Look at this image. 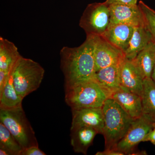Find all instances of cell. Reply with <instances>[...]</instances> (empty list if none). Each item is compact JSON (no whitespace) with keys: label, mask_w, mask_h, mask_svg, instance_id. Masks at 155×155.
Here are the masks:
<instances>
[{"label":"cell","mask_w":155,"mask_h":155,"mask_svg":"<svg viewBox=\"0 0 155 155\" xmlns=\"http://www.w3.org/2000/svg\"><path fill=\"white\" fill-rule=\"evenodd\" d=\"M2 123L23 149L38 146L35 133L22 107L11 110H0Z\"/></svg>","instance_id":"obj_5"},{"label":"cell","mask_w":155,"mask_h":155,"mask_svg":"<svg viewBox=\"0 0 155 155\" xmlns=\"http://www.w3.org/2000/svg\"><path fill=\"white\" fill-rule=\"evenodd\" d=\"M119 67V65H112L100 69L95 72L94 78L110 95L121 86Z\"/></svg>","instance_id":"obj_17"},{"label":"cell","mask_w":155,"mask_h":155,"mask_svg":"<svg viewBox=\"0 0 155 155\" xmlns=\"http://www.w3.org/2000/svg\"><path fill=\"white\" fill-rule=\"evenodd\" d=\"M96 72L105 67L119 65L125 58L124 52L102 36H94Z\"/></svg>","instance_id":"obj_8"},{"label":"cell","mask_w":155,"mask_h":155,"mask_svg":"<svg viewBox=\"0 0 155 155\" xmlns=\"http://www.w3.org/2000/svg\"><path fill=\"white\" fill-rule=\"evenodd\" d=\"M71 127L86 126L94 128L102 134L104 117L102 108H84L72 109Z\"/></svg>","instance_id":"obj_11"},{"label":"cell","mask_w":155,"mask_h":155,"mask_svg":"<svg viewBox=\"0 0 155 155\" xmlns=\"http://www.w3.org/2000/svg\"><path fill=\"white\" fill-rule=\"evenodd\" d=\"M60 57L65 87L93 79L96 72L94 36H87L78 47H64Z\"/></svg>","instance_id":"obj_1"},{"label":"cell","mask_w":155,"mask_h":155,"mask_svg":"<svg viewBox=\"0 0 155 155\" xmlns=\"http://www.w3.org/2000/svg\"><path fill=\"white\" fill-rule=\"evenodd\" d=\"M65 101L72 109L102 108L110 95L95 80L65 87Z\"/></svg>","instance_id":"obj_3"},{"label":"cell","mask_w":155,"mask_h":155,"mask_svg":"<svg viewBox=\"0 0 155 155\" xmlns=\"http://www.w3.org/2000/svg\"><path fill=\"white\" fill-rule=\"evenodd\" d=\"M46 154L39 148L38 146H31L23 149L20 155H46Z\"/></svg>","instance_id":"obj_23"},{"label":"cell","mask_w":155,"mask_h":155,"mask_svg":"<svg viewBox=\"0 0 155 155\" xmlns=\"http://www.w3.org/2000/svg\"><path fill=\"white\" fill-rule=\"evenodd\" d=\"M104 117L102 134L105 149H115L127 133L134 120L114 100L109 98L102 107Z\"/></svg>","instance_id":"obj_2"},{"label":"cell","mask_w":155,"mask_h":155,"mask_svg":"<svg viewBox=\"0 0 155 155\" xmlns=\"http://www.w3.org/2000/svg\"><path fill=\"white\" fill-rule=\"evenodd\" d=\"M13 72L0 90V110H11L22 107L23 99L17 93L14 87Z\"/></svg>","instance_id":"obj_19"},{"label":"cell","mask_w":155,"mask_h":155,"mask_svg":"<svg viewBox=\"0 0 155 155\" xmlns=\"http://www.w3.org/2000/svg\"><path fill=\"white\" fill-rule=\"evenodd\" d=\"M150 141L152 144L155 145V122L151 130L145 137L143 142Z\"/></svg>","instance_id":"obj_26"},{"label":"cell","mask_w":155,"mask_h":155,"mask_svg":"<svg viewBox=\"0 0 155 155\" xmlns=\"http://www.w3.org/2000/svg\"><path fill=\"white\" fill-rule=\"evenodd\" d=\"M138 5L144 17L145 26L151 36L152 41L155 45V11L142 1Z\"/></svg>","instance_id":"obj_22"},{"label":"cell","mask_w":155,"mask_h":155,"mask_svg":"<svg viewBox=\"0 0 155 155\" xmlns=\"http://www.w3.org/2000/svg\"><path fill=\"white\" fill-rule=\"evenodd\" d=\"M0 146L11 151L13 155H20L23 148L8 129L0 122Z\"/></svg>","instance_id":"obj_21"},{"label":"cell","mask_w":155,"mask_h":155,"mask_svg":"<svg viewBox=\"0 0 155 155\" xmlns=\"http://www.w3.org/2000/svg\"><path fill=\"white\" fill-rule=\"evenodd\" d=\"M151 78L155 83V63L153 69L152 73Z\"/></svg>","instance_id":"obj_28"},{"label":"cell","mask_w":155,"mask_h":155,"mask_svg":"<svg viewBox=\"0 0 155 155\" xmlns=\"http://www.w3.org/2000/svg\"><path fill=\"white\" fill-rule=\"evenodd\" d=\"M110 22L109 26L127 24L134 27L144 25L143 14L138 5L113 4L109 5Z\"/></svg>","instance_id":"obj_9"},{"label":"cell","mask_w":155,"mask_h":155,"mask_svg":"<svg viewBox=\"0 0 155 155\" xmlns=\"http://www.w3.org/2000/svg\"><path fill=\"white\" fill-rule=\"evenodd\" d=\"M134 28V26L127 24L110 25L101 36L124 53L129 45Z\"/></svg>","instance_id":"obj_14"},{"label":"cell","mask_w":155,"mask_h":155,"mask_svg":"<svg viewBox=\"0 0 155 155\" xmlns=\"http://www.w3.org/2000/svg\"><path fill=\"white\" fill-rule=\"evenodd\" d=\"M110 98L118 103L133 119L143 114L142 97L122 86L112 93Z\"/></svg>","instance_id":"obj_12"},{"label":"cell","mask_w":155,"mask_h":155,"mask_svg":"<svg viewBox=\"0 0 155 155\" xmlns=\"http://www.w3.org/2000/svg\"><path fill=\"white\" fill-rule=\"evenodd\" d=\"M44 68L30 59L22 57L13 72V80L17 93L24 99L39 88L44 76Z\"/></svg>","instance_id":"obj_4"},{"label":"cell","mask_w":155,"mask_h":155,"mask_svg":"<svg viewBox=\"0 0 155 155\" xmlns=\"http://www.w3.org/2000/svg\"><path fill=\"white\" fill-rule=\"evenodd\" d=\"M151 41V36L145 25L134 27L129 45L124 52L125 58L133 60Z\"/></svg>","instance_id":"obj_16"},{"label":"cell","mask_w":155,"mask_h":155,"mask_svg":"<svg viewBox=\"0 0 155 155\" xmlns=\"http://www.w3.org/2000/svg\"><path fill=\"white\" fill-rule=\"evenodd\" d=\"M155 121L145 114L134 120L127 133L115 149L124 155H133L138 145L151 130Z\"/></svg>","instance_id":"obj_7"},{"label":"cell","mask_w":155,"mask_h":155,"mask_svg":"<svg viewBox=\"0 0 155 155\" xmlns=\"http://www.w3.org/2000/svg\"><path fill=\"white\" fill-rule=\"evenodd\" d=\"M97 131L94 128L86 126L71 127L70 142L75 153L86 155L89 147L92 145Z\"/></svg>","instance_id":"obj_13"},{"label":"cell","mask_w":155,"mask_h":155,"mask_svg":"<svg viewBox=\"0 0 155 155\" xmlns=\"http://www.w3.org/2000/svg\"><path fill=\"white\" fill-rule=\"evenodd\" d=\"M142 100L143 114L155 122V83L151 78L143 79Z\"/></svg>","instance_id":"obj_20"},{"label":"cell","mask_w":155,"mask_h":155,"mask_svg":"<svg viewBox=\"0 0 155 155\" xmlns=\"http://www.w3.org/2000/svg\"><path fill=\"white\" fill-rule=\"evenodd\" d=\"M96 155H124V153L116 149H105L103 151L98 152Z\"/></svg>","instance_id":"obj_25"},{"label":"cell","mask_w":155,"mask_h":155,"mask_svg":"<svg viewBox=\"0 0 155 155\" xmlns=\"http://www.w3.org/2000/svg\"><path fill=\"white\" fill-rule=\"evenodd\" d=\"M120 86L142 97L143 78L133 61L126 58L119 64Z\"/></svg>","instance_id":"obj_10"},{"label":"cell","mask_w":155,"mask_h":155,"mask_svg":"<svg viewBox=\"0 0 155 155\" xmlns=\"http://www.w3.org/2000/svg\"><path fill=\"white\" fill-rule=\"evenodd\" d=\"M143 79L151 78L155 63V45L150 42L133 60Z\"/></svg>","instance_id":"obj_18"},{"label":"cell","mask_w":155,"mask_h":155,"mask_svg":"<svg viewBox=\"0 0 155 155\" xmlns=\"http://www.w3.org/2000/svg\"><path fill=\"white\" fill-rule=\"evenodd\" d=\"M137 0H107L105 2L108 5L113 4H125L128 5H137Z\"/></svg>","instance_id":"obj_24"},{"label":"cell","mask_w":155,"mask_h":155,"mask_svg":"<svg viewBox=\"0 0 155 155\" xmlns=\"http://www.w3.org/2000/svg\"><path fill=\"white\" fill-rule=\"evenodd\" d=\"M110 22L109 5L104 3L89 4L79 21V26L87 36H101L107 29Z\"/></svg>","instance_id":"obj_6"},{"label":"cell","mask_w":155,"mask_h":155,"mask_svg":"<svg viewBox=\"0 0 155 155\" xmlns=\"http://www.w3.org/2000/svg\"><path fill=\"white\" fill-rule=\"evenodd\" d=\"M0 155H13V154L8 149L2 146H0Z\"/></svg>","instance_id":"obj_27"},{"label":"cell","mask_w":155,"mask_h":155,"mask_svg":"<svg viewBox=\"0 0 155 155\" xmlns=\"http://www.w3.org/2000/svg\"><path fill=\"white\" fill-rule=\"evenodd\" d=\"M18 48L12 42L0 37V70L10 73L22 58Z\"/></svg>","instance_id":"obj_15"}]
</instances>
